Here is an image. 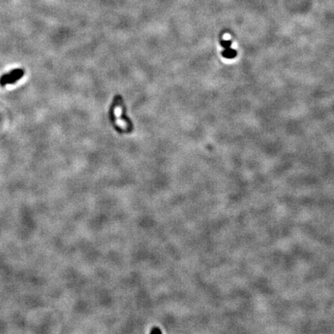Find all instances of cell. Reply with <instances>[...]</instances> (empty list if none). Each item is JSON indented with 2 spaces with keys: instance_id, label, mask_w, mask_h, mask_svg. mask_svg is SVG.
<instances>
[{
  "instance_id": "1",
  "label": "cell",
  "mask_w": 334,
  "mask_h": 334,
  "mask_svg": "<svg viewBox=\"0 0 334 334\" xmlns=\"http://www.w3.org/2000/svg\"><path fill=\"white\" fill-rule=\"evenodd\" d=\"M23 76V70H21V69H16V70H13L10 73L3 75L0 79V84L2 86L7 84H13L17 80L21 78Z\"/></svg>"
},
{
  "instance_id": "2",
  "label": "cell",
  "mask_w": 334,
  "mask_h": 334,
  "mask_svg": "<svg viewBox=\"0 0 334 334\" xmlns=\"http://www.w3.org/2000/svg\"><path fill=\"white\" fill-rule=\"evenodd\" d=\"M223 57H227V58H233L236 56V51H234L233 49H231V47L226 48L225 51L223 53Z\"/></svg>"
}]
</instances>
